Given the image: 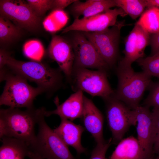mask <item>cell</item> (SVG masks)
<instances>
[{
	"label": "cell",
	"mask_w": 159,
	"mask_h": 159,
	"mask_svg": "<svg viewBox=\"0 0 159 159\" xmlns=\"http://www.w3.org/2000/svg\"><path fill=\"white\" fill-rule=\"evenodd\" d=\"M27 3L35 14L41 17L52 9V0H27Z\"/></svg>",
	"instance_id": "27"
},
{
	"label": "cell",
	"mask_w": 159,
	"mask_h": 159,
	"mask_svg": "<svg viewBox=\"0 0 159 159\" xmlns=\"http://www.w3.org/2000/svg\"><path fill=\"white\" fill-rule=\"evenodd\" d=\"M76 0H52V9L63 10L68 6L72 4Z\"/></svg>",
	"instance_id": "31"
},
{
	"label": "cell",
	"mask_w": 159,
	"mask_h": 159,
	"mask_svg": "<svg viewBox=\"0 0 159 159\" xmlns=\"http://www.w3.org/2000/svg\"><path fill=\"white\" fill-rule=\"evenodd\" d=\"M152 157L132 136L122 140L109 159H149Z\"/></svg>",
	"instance_id": "18"
},
{
	"label": "cell",
	"mask_w": 159,
	"mask_h": 159,
	"mask_svg": "<svg viewBox=\"0 0 159 159\" xmlns=\"http://www.w3.org/2000/svg\"><path fill=\"white\" fill-rule=\"evenodd\" d=\"M21 28L6 17L0 16V41L1 44L12 42L21 36Z\"/></svg>",
	"instance_id": "22"
},
{
	"label": "cell",
	"mask_w": 159,
	"mask_h": 159,
	"mask_svg": "<svg viewBox=\"0 0 159 159\" xmlns=\"http://www.w3.org/2000/svg\"><path fill=\"white\" fill-rule=\"evenodd\" d=\"M116 73L118 85L114 96L130 109H135L140 105L145 91L153 83L151 77L143 71L135 72L131 65L120 61Z\"/></svg>",
	"instance_id": "2"
},
{
	"label": "cell",
	"mask_w": 159,
	"mask_h": 159,
	"mask_svg": "<svg viewBox=\"0 0 159 159\" xmlns=\"http://www.w3.org/2000/svg\"><path fill=\"white\" fill-rule=\"evenodd\" d=\"M48 54L55 61L60 69L67 77H71L74 60V54L70 42L59 36L53 35L49 46Z\"/></svg>",
	"instance_id": "12"
},
{
	"label": "cell",
	"mask_w": 159,
	"mask_h": 159,
	"mask_svg": "<svg viewBox=\"0 0 159 159\" xmlns=\"http://www.w3.org/2000/svg\"><path fill=\"white\" fill-rule=\"evenodd\" d=\"M72 77L77 91L81 90L92 96L101 97L105 100L114 93L108 82L106 71L75 68L73 69Z\"/></svg>",
	"instance_id": "8"
},
{
	"label": "cell",
	"mask_w": 159,
	"mask_h": 159,
	"mask_svg": "<svg viewBox=\"0 0 159 159\" xmlns=\"http://www.w3.org/2000/svg\"><path fill=\"white\" fill-rule=\"evenodd\" d=\"M135 110L137 121L138 140L143 149L152 157L153 152L154 121L149 108L139 105Z\"/></svg>",
	"instance_id": "13"
},
{
	"label": "cell",
	"mask_w": 159,
	"mask_h": 159,
	"mask_svg": "<svg viewBox=\"0 0 159 159\" xmlns=\"http://www.w3.org/2000/svg\"><path fill=\"white\" fill-rule=\"evenodd\" d=\"M59 125L54 129V132L68 146H70L80 155L86 152L81 142L82 134L84 131V127L76 124L69 120L61 118Z\"/></svg>",
	"instance_id": "17"
},
{
	"label": "cell",
	"mask_w": 159,
	"mask_h": 159,
	"mask_svg": "<svg viewBox=\"0 0 159 159\" xmlns=\"http://www.w3.org/2000/svg\"><path fill=\"white\" fill-rule=\"evenodd\" d=\"M112 141V139L110 138L102 143L97 144L89 159H109L106 157V154Z\"/></svg>",
	"instance_id": "29"
},
{
	"label": "cell",
	"mask_w": 159,
	"mask_h": 159,
	"mask_svg": "<svg viewBox=\"0 0 159 159\" xmlns=\"http://www.w3.org/2000/svg\"><path fill=\"white\" fill-rule=\"evenodd\" d=\"M0 148V159H25L29 151V146L24 142L4 136Z\"/></svg>",
	"instance_id": "20"
},
{
	"label": "cell",
	"mask_w": 159,
	"mask_h": 159,
	"mask_svg": "<svg viewBox=\"0 0 159 159\" xmlns=\"http://www.w3.org/2000/svg\"><path fill=\"white\" fill-rule=\"evenodd\" d=\"M154 121L153 152L159 156V110L153 109Z\"/></svg>",
	"instance_id": "30"
},
{
	"label": "cell",
	"mask_w": 159,
	"mask_h": 159,
	"mask_svg": "<svg viewBox=\"0 0 159 159\" xmlns=\"http://www.w3.org/2000/svg\"><path fill=\"white\" fill-rule=\"evenodd\" d=\"M147 6L156 7L159 8V0H146Z\"/></svg>",
	"instance_id": "33"
},
{
	"label": "cell",
	"mask_w": 159,
	"mask_h": 159,
	"mask_svg": "<svg viewBox=\"0 0 159 159\" xmlns=\"http://www.w3.org/2000/svg\"><path fill=\"white\" fill-rule=\"evenodd\" d=\"M149 159H159V156L158 155V156L155 158H151Z\"/></svg>",
	"instance_id": "35"
},
{
	"label": "cell",
	"mask_w": 159,
	"mask_h": 159,
	"mask_svg": "<svg viewBox=\"0 0 159 159\" xmlns=\"http://www.w3.org/2000/svg\"><path fill=\"white\" fill-rule=\"evenodd\" d=\"M108 124L114 143H119L132 125L137 124L135 110L131 109L113 95L105 100Z\"/></svg>",
	"instance_id": "6"
},
{
	"label": "cell",
	"mask_w": 159,
	"mask_h": 159,
	"mask_svg": "<svg viewBox=\"0 0 159 159\" xmlns=\"http://www.w3.org/2000/svg\"><path fill=\"white\" fill-rule=\"evenodd\" d=\"M23 50L25 56L35 61L40 62L44 54L42 44L40 41L36 39L26 42L23 46Z\"/></svg>",
	"instance_id": "26"
},
{
	"label": "cell",
	"mask_w": 159,
	"mask_h": 159,
	"mask_svg": "<svg viewBox=\"0 0 159 159\" xmlns=\"http://www.w3.org/2000/svg\"><path fill=\"white\" fill-rule=\"evenodd\" d=\"M83 91H76L71 95L64 102L59 104L57 98L54 103L56 108L53 110H46L45 116L49 117L52 115H57L60 118H64L71 121L81 117L83 108Z\"/></svg>",
	"instance_id": "16"
},
{
	"label": "cell",
	"mask_w": 159,
	"mask_h": 159,
	"mask_svg": "<svg viewBox=\"0 0 159 159\" xmlns=\"http://www.w3.org/2000/svg\"><path fill=\"white\" fill-rule=\"evenodd\" d=\"M0 13L21 29L35 32L40 28L41 17L35 14L26 1L1 0Z\"/></svg>",
	"instance_id": "9"
},
{
	"label": "cell",
	"mask_w": 159,
	"mask_h": 159,
	"mask_svg": "<svg viewBox=\"0 0 159 159\" xmlns=\"http://www.w3.org/2000/svg\"><path fill=\"white\" fill-rule=\"evenodd\" d=\"M149 34L135 24L126 39L123 51L124 57L120 61L131 65L134 62L143 57L145 49L150 41Z\"/></svg>",
	"instance_id": "14"
},
{
	"label": "cell",
	"mask_w": 159,
	"mask_h": 159,
	"mask_svg": "<svg viewBox=\"0 0 159 159\" xmlns=\"http://www.w3.org/2000/svg\"><path fill=\"white\" fill-rule=\"evenodd\" d=\"M151 47V55L152 56L159 52V32L153 34L150 38Z\"/></svg>",
	"instance_id": "32"
},
{
	"label": "cell",
	"mask_w": 159,
	"mask_h": 159,
	"mask_svg": "<svg viewBox=\"0 0 159 159\" xmlns=\"http://www.w3.org/2000/svg\"><path fill=\"white\" fill-rule=\"evenodd\" d=\"M81 117L86 129L92 135L97 144L105 140L103 137V118L92 101L85 96Z\"/></svg>",
	"instance_id": "15"
},
{
	"label": "cell",
	"mask_w": 159,
	"mask_h": 159,
	"mask_svg": "<svg viewBox=\"0 0 159 159\" xmlns=\"http://www.w3.org/2000/svg\"><path fill=\"white\" fill-rule=\"evenodd\" d=\"M12 72L35 83L44 92L58 89L62 81L60 70L53 68L40 62L17 60L7 52L4 62Z\"/></svg>",
	"instance_id": "3"
},
{
	"label": "cell",
	"mask_w": 159,
	"mask_h": 159,
	"mask_svg": "<svg viewBox=\"0 0 159 159\" xmlns=\"http://www.w3.org/2000/svg\"><path fill=\"white\" fill-rule=\"evenodd\" d=\"M3 80L6 83L0 97V105L18 108H32L35 98L44 92L39 87L30 85L26 79L11 72L5 71L2 81Z\"/></svg>",
	"instance_id": "4"
},
{
	"label": "cell",
	"mask_w": 159,
	"mask_h": 159,
	"mask_svg": "<svg viewBox=\"0 0 159 159\" xmlns=\"http://www.w3.org/2000/svg\"><path fill=\"white\" fill-rule=\"evenodd\" d=\"M30 159H43L36 154L29 150L27 155Z\"/></svg>",
	"instance_id": "34"
},
{
	"label": "cell",
	"mask_w": 159,
	"mask_h": 159,
	"mask_svg": "<svg viewBox=\"0 0 159 159\" xmlns=\"http://www.w3.org/2000/svg\"><path fill=\"white\" fill-rule=\"evenodd\" d=\"M68 20V15L63 10H54L45 18L42 24L46 30L55 32L64 27Z\"/></svg>",
	"instance_id": "23"
},
{
	"label": "cell",
	"mask_w": 159,
	"mask_h": 159,
	"mask_svg": "<svg viewBox=\"0 0 159 159\" xmlns=\"http://www.w3.org/2000/svg\"><path fill=\"white\" fill-rule=\"evenodd\" d=\"M127 14L120 8L109 9L92 16L75 18L72 23L64 29L62 33L71 31L95 32L104 30L115 25L117 16Z\"/></svg>",
	"instance_id": "11"
},
{
	"label": "cell",
	"mask_w": 159,
	"mask_h": 159,
	"mask_svg": "<svg viewBox=\"0 0 159 159\" xmlns=\"http://www.w3.org/2000/svg\"><path fill=\"white\" fill-rule=\"evenodd\" d=\"M116 6L115 0H88L84 2L76 0L72 4L70 11L77 18L81 15L85 17L92 16Z\"/></svg>",
	"instance_id": "19"
},
{
	"label": "cell",
	"mask_w": 159,
	"mask_h": 159,
	"mask_svg": "<svg viewBox=\"0 0 159 159\" xmlns=\"http://www.w3.org/2000/svg\"><path fill=\"white\" fill-rule=\"evenodd\" d=\"M116 6L135 19L143 13L147 3L145 0H115Z\"/></svg>",
	"instance_id": "24"
},
{
	"label": "cell",
	"mask_w": 159,
	"mask_h": 159,
	"mask_svg": "<svg viewBox=\"0 0 159 159\" xmlns=\"http://www.w3.org/2000/svg\"><path fill=\"white\" fill-rule=\"evenodd\" d=\"M76 32L70 41L74 54L73 69L90 68L106 71L109 67L93 44L82 32Z\"/></svg>",
	"instance_id": "10"
},
{
	"label": "cell",
	"mask_w": 159,
	"mask_h": 159,
	"mask_svg": "<svg viewBox=\"0 0 159 159\" xmlns=\"http://www.w3.org/2000/svg\"><path fill=\"white\" fill-rule=\"evenodd\" d=\"M44 115L37 124V134L29 146V150L43 159H76L68 146L46 122Z\"/></svg>",
	"instance_id": "5"
},
{
	"label": "cell",
	"mask_w": 159,
	"mask_h": 159,
	"mask_svg": "<svg viewBox=\"0 0 159 159\" xmlns=\"http://www.w3.org/2000/svg\"><path fill=\"white\" fill-rule=\"evenodd\" d=\"M124 25L123 21L117 22L111 28L102 31L82 32L109 67L113 66L117 60L120 31Z\"/></svg>",
	"instance_id": "7"
},
{
	"label": "cell",
	"mask_w": 159,
	"mask_h": 159,
	"mask_svg": "<svg viewBox=\"0 0 159 159\" xmlns=\"http://www.w3.org/2000/svg\"><path fill=\"white\" fill-rule=\"evenodd\" d=\"M149 89L150 92L144 100V106L159 110V81L153 82Z\"/></svg>",
	"instance_id": "28"
},
{
	"label": "cell",
	"mask_w": 159,
	"mask_h": 159,
	"mask_svg": "<svg viewBox=\"0 0 159 159\" xmlns=\"http://www.w3.org/2000/svg\"><path fill=\"white\" fill-rule=\"evenodd\" d=\"M135 24L149 34H154L159 32V8L154 6L148 8Z\"/></svg>",
	"instance_id": "21"
},
{
	"label": "cell",
	"mask_w": 159,
	"mask_h": 159,
	"mask_svg": "<svg viewBox=\"0 0 159 159\" xmlns=\"http://www.w3.org/2000/svg\"><path fill=\"white\" fill-rule=\"evenodd\" d=\"M45 108L34 107L22 110L9 107L0 110V137L14 138L25 142L29 146L34 139L35 126L45 115Z\"/></svg>",
	"instance_id": "1"
},
{
	"label": "cell",
	"mask_w": 159,
	"mask_h": 159,
	"mask_svg": "<svg viewBox=\"0 0 159 159\" xmlns=\"http://www.w3.org/2000/svg\"><path fill=\"white\" fill-rule=\"evenodd\" d=\"M137 62L145 72L150 77L159 79V52L152 56L142 58Z\"/></svg>",
	"instance_id": "25"
}]
</instances>
